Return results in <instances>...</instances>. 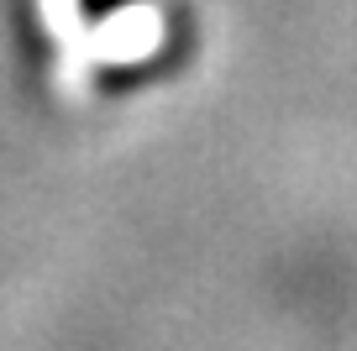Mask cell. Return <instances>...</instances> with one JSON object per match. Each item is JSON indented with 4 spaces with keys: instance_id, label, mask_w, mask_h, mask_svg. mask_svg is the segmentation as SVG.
<instances>
[{
    "instance_id": "6da1fadb",
    "label": "cell",
    "mask_w": 357,
    "mask_h": 351,
    "mask_svg": "<svg viewBox=\"0 0 357 351\" xmlns=\"http://www.w3.org/2000/svg\"><path fill=\"white\" fill-rule=\"evenodd\" d=\"M132 6H142V0H79V11H84L89 22H111V16L132 11Z\"/></svg>"
}]
</instances>
